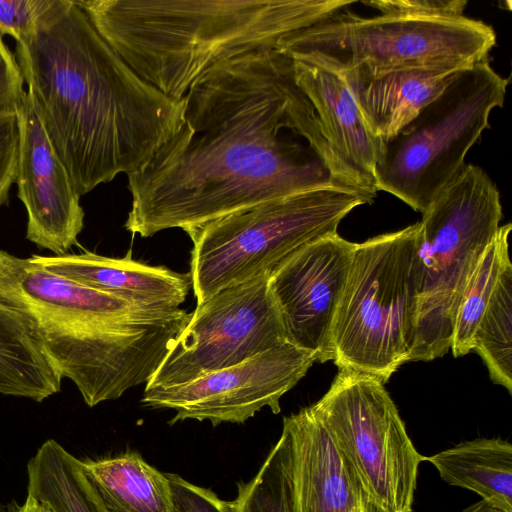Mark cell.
<instances>
[{"instance_id": "cell-1", "label": "cell", "mask_w": 512, "mask_h": 512, "mask_svg": "<svg viewBox=\"0 0 512 512\" xmlns=\"http://www.w3.org/2000/svg\"><path fill=\"white\" fill-rule=\"evenodd\" d=\"M365 185L325 138L291 58L256 50L192 84L178 132L128 176L125 228L150 237L275 198Z\"/></svg>"}, {"instance_id": "cell-2", "label": "cell", "mask_w": 512, "mask_h": 512, "mask_svg": "<svg viewBox=\"0 0 512 512\" xmlns=\"http://www.w3.org/2000/svg\"><path fill=\"white\" fill-rule=\"evenodd\" d=\"M16 60L80 196L141 169L183 124L184 98L142 79L76 1L56 0Z\"/></svg>"}, {"instance_id": "cell-3", "label": "cell", "mask_w": 512, "mask_h": 512, "mask_svg": "<svg viewBox=\"0 0 512 512\" xmlns=\"http://www.w3.org/2000/svg\"><path fill=\"white\" fill-rule=\"evenodd\" d=\"M0 301L33 322L60 376L89 407L147 384L190 318L180 307L132 303L2 249Z\"/></svg>"}, {"instance_id": "cell-4", "label": "cell", "mask_w": 512, "mask_h": 512, "mask_svg": "<svg viewBox=\"0 0 512 512\" xmlns=\"http://www.w3.org/2000/svg\"><path fill=\"white\" fill-rule=\"evenodd\" d=\"M94 28L146 82L181 100L209 69L279 50L286 38L353 5L344 0H78Z\"/></svg>"}, {"instance_id": "cell-5", "label": "cell", "mask_w": 512, "mask_h": 512, "mask_svg": "<svg viewBox=\"0 0 512 512\" xmlns=\"http://www.w3.org/2000/svg\"><path fill=\"white\" fill-rule=\"evenodd\" d=\"M361 193L332 186L267 200L183 229L190 237L197 303L218 291L269 275L303 246L337 233Z\"/></svg>"}, {"instance_id": "cell-6", "label": "cell", "mask_w": 512, "mask_h": 512, "mask_svg": "<svg viewBox=\"0 0 512 512\" xmlns=\"http://www.w3.org/2000/svg\"><path fill=\"white\" fill-rule=\"evenodd\" d=\"M416 246L417 305L409 361H430L451 347L457 305L503 217L496 184L467 164L422 213Z\"/></svg>"}, {"instance_id": "cell-7", "label": "cell", "mask_w": 512, "mask_h": 512, "mask_svg": "<svg viewBox=\"0 0 512 512\" xmlns=\"http://www.w3.org/2000/svg\"><path fill=\"white\" fill-rule=\"evenodd\" d=\"M419 222L356 243L334 318L332 348L338 369L384 384L405 362L414 342Z\"/></svg>"}, {"instance_id": "cell-8", "label": "cell", "mask_w": 512, "mask_h": 512, "mask_svg": "<svg viewBox=\"0 0 512 512\" xmlns=\"http://www.w3.org/2000/svg\"><path fill=\"white\" fill-rule=\"evenodd\" d=\"M495 44L492 26L466 16L362 17L345 8L293 33L279 51L336 73L375 75L415 67L466 69L487 60Z\"/></svg>"}, {"instance_id": "cell-9", "label": "cell", "mask_w": 512, "mask_h": 512, "mask_svg": "<svg viewBox=\"0 0 512 512\" xmlns=\"http://www.w3.org/2000/svg\"><path fill=\"white\" fill-rule=\"evenodd\" d=\"M508 79L487 60L462 70L393 138L383 142L374 170L377 191L423 213L463 170L469 149L502 107Z\"/></svg>"}, {"instance_id": "cell-10", "label": "cell", "mask_w": 512, "mask_h": 512, "mask_svg": "<svg viewBox=\"0 0 512 512\" xmlns=\"http://www.w3.org/2000/svg\"><path fill=\"white\" fill-rule=\"evenodd\" d=\"M310 408L377 506L412 512L418 468L426 457L413 445L384 383L339 369Z\"/></svg>"}, {"instance_id": "cell-11", "label": "cell", "mask_w": 512, "mask_h": 512, "mask_svg": "<svg viewBox=\"0 0 512 512\" xmlns=\"http://www.w3.org/2000/svg\"><path fill=\"white\" fill-rule=\"evenodd\" d=\"M268 276L227 287L197 303L145 387L185 384L286 343Z\"/></svg>"}, {"instance_id": "cell-12", "label": "cell", "mask_w": 512, "mask_h": 512, "mask_svg": "<svg viewBox=\"0 0 512 512\" xmlns=\"http://www.w3.org/2000/svg\"><path fill=\"white\" fill-rule=\"evenodd\" d=\"M315 362L312 354L286 342L185 384L145 387L141 401L154 409L174 410L170 424L187 419L214 426L241 424L264 407L278 414L281 397Z\"/></svg>"}, {"instance_id": "cell-13", "label": "cell", "mask_w": 512, "mask_h": 512, "mask_svg": "<svg viewBox=\"0 0 512 512\" xmlns=\"http://www.w3.org/2000/svg\"><path fill=\"white\" fill-rule=\"evenodd\" d=\"M356 243L332 234L292 254L268 276L287 343L324 363L334 359L332 328Z\"/></svg>"}, {"instance_id": "cell-14", "label": "cell", "mask_w": 512, "mask_h": 512, "mask_svg": "<svg viewBox=\"0 0 512 512\" xmlns=\"http://www.w3.org/2000/svg\"><path fill=\"white\" fill-rule=\"evenodd\" d=\"M17 117L15 183L28 215L26 238L39 248L64 255L78 244L84 227L81 196L53 148L28 90Z\"/></svg>"}, {"instance_id": "cell-15", "label": "cell", "mask_w": 512, "mask_h": 512, "mask_svg": "<svg viewBox=\"0 0 512 512\" xmlns=\"http://www.w3.org/2000/svg\"><path fill=\"white\" fill-rule=\"evenodd\" d=\"M291 438L297 512H384L309 407L283 418Z\"/></svg>"}, {"instance_id": "cell-16", "label": "cell", "mask_w": 512, "mask_h": 512, "mask_svg": "<svg viewBox=\"0 0 512 512\" xmlns=\"http://www.w3.org/2000/svg\"><path fill=\"white\" fill-rule=\"evenodd\" d=\"M29 258L73 282L145 306L179 308L192 287L190 273L181 274L164 266L135 261L131 250L123 258L90 251Z\"/></svg>"}, {"instance_id": "cell-17", "label": "cell", "mask_w": 512, "mask_h": 512, "mask_svg": "<svg viewBox=\"0 0 512 512\" xmlns=\"http://www.w3.org/2000/svg\"><path fill=\"white\" fill-rule=\"evenodd\" d=\"M291 60L295 83L312 105L325 138L352 170L375 186L383 141L366 126L343 77L309 61Z\"/></svg>"}, {"instance_id": "cell-18", "label": "cell", "mask_w": 512, "mask_h": 512, "mask_svg": "<svg viewBox=\"0 0 512 512\" xmlns=\"http://www.w3.org/2000/svg\"><path fill=\"white\" fill-rule=\"evenodd\" d=\"M464 69L415 67L375 75L338 73L349 87L370 132L385 142L436 99Z\"/></svg>"}, {"instance_id": "cell-19", "label": "cell", "mask_w": 512, "mask_h": 512, "mask_svg": "<svg viewBox=\"0 0 512 512\" xmlns=\"http://www.w3.org/2000/svg\"><path fill=\"white\" fill-rule=\"evenodd\" d=\"M62 379L33 322L0 301V394L42 402Z\"/></svg>"}, {"instance_id": "cell-20", "label": "cell", "mask_w": 512, "mask_h": 512, "mask_svg": "<svg viewBox=\"0 0 512 512\" xmlns=\"http://www.w3.org/2000/svg\"><path fill=\"white\" fill-rule=\"evenodd\" d=\"M81 465L109 512H174L166 474L139 453L81 460Z\"/></svg>"}, {"instance_id": "cell-21", "label": "cell", "mask_w": 512, "mask_h": 512, "mask_svg": "<svg viewBox=\"0 0 512 512\" xmlns=\"http://www.w3.org/2000/svg\"><path fill=\"white\" fill-rule=\"evenodd\" d=\"M449 485L477 493L490 506L512 512V445L501 438L462 442L426 457Z\"/></svg>"}, {"instance_id": "cell-22", "label": "cell", "mask_w": 512, "mask_h": 512, "mask_svg": "<svg viewBox=\"0 0 512 512\" xmlns=\"http://www.w3.org/2000/svg\"><path fill=\"white\" fill-rule=\"evenodd\" d=\"M27 495L51 512H109L83 471L81 460L53 439L27 464Z\"/></svg>"}, {"instance_id": "cell-23", "label": "cell", "mask_w": 512, "mask_h": 512, "mask_svg": "<svg viewBox=\"0 0 512 512\" xmlns=\"http://www.w3.org/2000/svg\"><path fill=\"white\" fill-rule=\"evenodd\" d=\"M512 225H500L484 250L457 305L450 350L460 357L473 350V337L504 265L510 261L508 238Z\"/></svg>"}, {"instance_id": "cell-24", "label": "cell", "mask_w": 512, "mask_h": 512, "mask_svg": "<svg viewBox=\"0 0 512 512\" xmlns=\"http://www.w3.org/2000/svg\"><path fill=\"white\" fill-rule=\"evenodd\" d=\"M512 264L499 274L473 337L491 380L512 393Z\"/></svg>"}, {"instance_id": "cell-25", "label": "cell", "mask_w": 512, "mask_h": 512, "mask_svg": "<svg viewBox=\"0 0 512 512\" xmlns=\"http://www.w3.org/2000/svg\"><path fill=\"white\" fill-rule=\"evenodd\" d=\"M237 487L231 501L235 512H297L292 445L285 427L256 475Z\"/></svg>"}, {"instance_id": "cell-26", "label": "cell", "mask_w": 512, "mask_h": 512, "mask_svg": "<svg viewBox=\"0 0 512 512\" xmlns=\"http://www.w3.org/2000/svg\"><path fill=\"white\" fill-rule=\"evenodd\" d=\"M56 0H0V36L27 39Z\"/></svg>"}, {"instance_id": "cell-27", "label": "cell", "mask_w": 512, "mask_h": 512, "mask_svg": "<svg viewBox=\"0 0 512 512\" xmlns=\"http://www.w3.org/2000/svg\"><path fill=\"white\" fill-rule=\"evenodd\" d=\"M365 5L382 15L422 19H457L464 17L466 0H374Z\"/></svg>"}, {"instance_id": "cell-28", "label": "cell", "mask_w": 512, "mask_h": 512, "mask_svg": "<svg viewBox=\"0 0 512 512\" xmlns=\"http://www.w3.org/2000/svg\"><path fill=\"white\" fill-rule=\"evenodd\" d=\"M171 486L174 512H235L231 501L220 499L212 490L165 473Z\"/></svg>"}, {"instance_id": "cell-29", "label": "cell", "mask_w": 512, "mask_h": 512, "mask_svg": "<svg viewBox=\"0 0 512 512\" xmlns=\"http://www.w3.org/2000/svg\"><path fill=\"white\" fill-rule=\"evenodd\" d=\"M19 149L17 114H0V208L7 204L15 183Z\"/></svg>"}, {"instance_id": "cell-30", "label": "cell", "mask_w": 512, "mask_h": 512, "mask_svg": "<svg viewBox=\"0 0 512 512\" xmlns=\"http://www.w3.org/2000/svg\"><path fill=\"white\" fill-rule=\"evenodd\" d=\"M24 79L16 57L0 36V114H17L26 91Z\"/></svg>"}, {"instance_id": "cell-31", "label": "cell", "mask_w": 512, "mask_h": 512, "mask_svg": "<svg viewBox=\"0 0 512 512\" xmlns=\"http://www.w3.org/2000/svg\"><path fill=\"white\" fill-rule=\"evenodd\" d=\"M9 512H51L45 505L34 497L27 495L21 505L13 506Z\"/></svg>"}, {"instance_id": "cell-32", "label": "cell", "mask_w": 512, "mask_h": 512, "mask_svg": "<svg viewBox=\"0 0 512 512\" xmlns=\"http://www.w3.org/2000/svg\"><path fill=\"white\" fill-rule=\"evenodd\" d=\"M495 511H496V508L490 506L489 504H487L486 502L481 500L480 502L470 505L462 512H495Z\"/></svg>"}, {"instance_id": "cell-33", "label": "cell", "mask_w": 512, "mask_h": 512, "mask_svg": "<svg viewBox=\"0 0 512 512\" xmlns=\"http://www.w3.org/2000/svg\"><path fill=\"white\" fill-rule=\"evenodd\" d=\"M496 512H503V511H501V510H499V509H498V510H496Z\"/></svg>"}]
</instances>
